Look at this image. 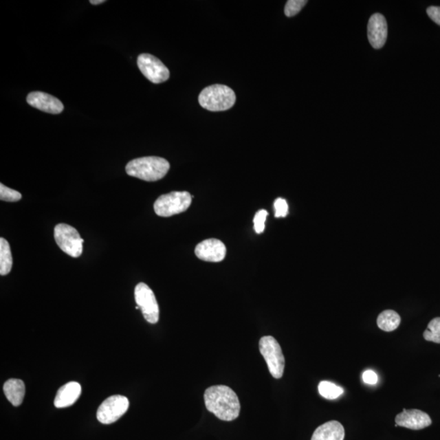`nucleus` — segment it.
I'll return each instance as SVG.
<instances>
[{"label": "nucleus", "instance_id": "f257e3e1", "mask_svg": "<svg viewBox=\"0 0 440 440\" xmlns=\"http://www.w3.org/2000/svg\"><path fill=\"white\" fill-rule=\"evenodd\" d=\"M205 406L219 419L231 421L239 417L241 404L235 391L227 386L209 387L204 394Z\"/></svg>", "mask_w": 440, "mask_h": 440}, {"label": "nucleus", "instance_id": "f03ea898", "mask_svg": "<svg viewBox=\"0 0 440 440\" xmlns=\"http://www.w3.org/2000/svg\"><path fill=\"white\" fill-rule=\"evenodd\" d=\"M170 170V164L165 158L144 157L131 160L126 166L127 175L153 182L164 178Z\"/></svg>", "mask_w": 440, "mask_h": 440}, {"label": "nucleus", "instance_id": "7ed1b4c3", "mask_svg": "<svg viewBox=\"0 0 440 440\" xmlns=\"http://www.w3.org/2000/svg\"><path fill=\"white\" fill-rule=\"evenodd\" d=\"M198 101L202 108L209 111H226L236 102L235 92L232 88L222 85H214L201 91Z\"/></svg>", "mask_w": 440, "mask_h": 440}, {"label": "nucleus", "instance_id": "20e7f679", "mask_svg": "<svg viewBox=\"0 0 440 440\" xmlns=\"http://www.w3.org/2000/svg\"><path fill=\"white\" fill-rule=\"evenodd\" d=\"M192 196L188 192H171L157 198L153 208L158 217H170L186 211Z\"/></svg>", "mask_w": 440, "mask_h": 440}, {"label": "nucleus", "instance_id": "39448f33", "mask_svg": "<svg viewBox=\"0 0 440 440\" xmlns=\"http://www.w3.org/2000/svg\"><path fill=\"white\" fill-rule=\"evenodd\" d=\"M259 350L267 364L271 375L276 380L283 377L285 360L281 347L274 337H263L259 341Z\"/></svg>", "mask_w": 440, "mask_h": 440}, {"label": "nucleus", "instance_id": "423d86ee", "mask_svg": "<svg viewBox=\"0 0 440 440\" xmlns=\"http://www.w3.org/2000/svg\"><path fill=\"white\" fill-rule=\"evenodd\" d=\"M54 237L57 245L63 252L73 258H78L82 253L85 240L72 226L59 223L55 227Z\"/></svg>", "mask_w": 440, "mask_h": 440}, {"label": "nucleus", "instance_id": "0eeeda50", "mask_svg": "<svg viewBox=\"0 0 440 440\" xmlns=\"http://www.w3.org/2000/svg\"><path fill=\"white\" fill-rule=\"evenodd\" d=\"M129 408V400L125 396L113 395L100 404L96 417L100 424H114L125 415Z\"/></svg>", "mask_w": 440, "mask_h": 440}, {"label": "nucleus", "instance_id": "6e6552de", "mask_svg": "<svg viewBox=\"0 0 440 440\" xmlns=\"http://www.w3.org/2000/svg\"><path fill=\"white\" fill-rule=\"evenodd\" d=\"M135 299L144 319L148 323L156 324L160 320V307L153 290L146 284L139 283L135 286Z\"/></svg>", "mask_w": 440, "mask_h": 440}, {"label": "nucleus", "instance_id": "1a4fd4ad", "mask_svg": "<svg viewBox=\"0 0 440 440\" xmlns=\"http://www.w3.org/2000/svg\"><path fill=\"white\" fill-rule=\"evenodd\" d=\"M138 65L144 77L156 85L164 82L170 78L169 69L156 56L147 54L140 55Z\"/></svg>", "mask_w": 440, "mask_h": 440}, {"label": "nucleus", "instance_id": "9d476101", "mask_svg": "<svg viewBox=\"0 0 440 440\" xmlns=\"http://www.w3.org/2000/svg\"><path fill=\"white\" fill-rule=\"evenodd\" d=\"M226 245L214 239L201 241L195 249L197 257L206 262H221L226 258Z\"/></svg>", "mask_w": 440, "mask_h": 440}, {"label": "nucleus", "instance_id": "9b49d317", "mask_svg": "<svg viewBox=\"0 0 440 440\" xmlns=\"http://www.w3.org/2000/svg\"><path fill=\"white\" fill-rule=\"evenodd\" d=\"M395 424V426L417 430L428 428L432 424V421L428 413L418 409L406 410L404 408L403 412L396 416Z\"/></svg>", "mask_w": 440, "mask_h": 440}, {"label": "nucleus", "instance_id": "f8f14e48", "mask_svg": "<svg viewBox=\"0 0 440 440\" xmlns=\"http://www.w3.org/2000/svg\"><path fill=\"white\" fill-rule=\"evenodd\" d=\"M26 100H28V103L32 105V107L45 113L58 114L64 110V105L59 99H57L54 96L45 94V92H30Z\"/></svg>", "mask_w": 440, "mask_h": 440}, {"label": "nucleus", "instance_id": "ddd939ff", "mask_svg": "<svg viewBox=\"0 0 440 440\" xmlns=\"http://www.w3.org/2000/svg\"><path fill=\"white\" fill-rule=\"evenodd\" d=\"M387 23L384 15L375 13L368 23V38L369 43L375 50H380L385 45L387 38Z\"/></svg>", "mask_w": 440, "mask_h": 440}, {"label": "nucleus", "instance_id": "4468645a", "mask_svg": "<svg viewBox=\"0 0 440 440\" xmlns=\"http://www.w3.org/2000/svg\"><path fill=\"white\" fill-rule=\"evenodd\" d=\"M82 393L81 385L76 382H70L61 386L54 400L57 408H64L73 406Z\"/></svg>", "mask_w": 440, "mask_h": 440}, {"label": "nucleus", "instance_id": "2eb2a0df", "mask_svg": "<svg viewBox=\"0 0 440 440\" xmlns=\"http://www.w3.org/2000/svg\"><path fill=\"white\" fill-rule=\"evenodd\" d=\"M344 438L345 430L340 422L330 421L316 428L311 440H343Z\"/></svg>", "mask_w": 440, "mask_h": 440}, {"label": "nucleus", "instance_id": "dca6fc26", "mask_svg": "<svg viewBox=\"0 0 440 440\" xmlns=\"http://www.w3.org/2000/svg\"><path fill=\"white\" fill-rule=\"evenodd\" d=\"M3 393L13 406H21L23 402L25 393L23 381L16 380V378L8 380L3 385Z\"/></svg>", "mask_w": 440, "mask_h": 440}, {"label": "nucleus", "instance_id": "f3484780", "mask_svg": "<svg viewBox=\"0 0 440 440\" xmlns=\"http://www.w3.org/2000/svg\"><path fill=\"white\" fill-rule=\"evenodd\" d=\"M399 315L393 310H386L378 316L377 319V327L386 332L394 331L400 324Z\"/></svg>", "mask_w": 440, "mask_h": 440}, {"label": "nucleus", "instance_id": "a211bd4d", "mask_svg": "<svg viewBox=\"0 0 440 440\" xmlns=\"http://www.w3.org/2000/svg\"><path fill=\"white\" fill-rule=\"evenodd\" d=\"M12 267V256L10 245L3 239H0V274L6 276L10 274Z\"/></svg>", "mask_w": 440, "mask_h": 440}, {"label": "nucleus", "instance_id": "6ab92c4d", "mask_svg": "<svg viewBox=\"0 0 440 440\" xmlns=\"http://www.w3.org/2000/svg\"><path fill=\"white\" fill-rule=\"evenodd\" d=\"M318 390L320 395L327 399H336L344 393V390L341 386L329 381L320 382Z\"/></svg>", "mask_w": 440, "mask_h": 440}, {"label": "nucleus", "instance_id": "aec40b11", "mask_svg": "<svg viewBox=\"0 0 440 440\" xmlns=\"http://www.w3.org/2000/svg\"><path fill=\"white\" fill-rule=\"evenodd\" d=\"M424 337L426 341L440 343V318H434L425 330Z\"/></svg>", "mask_w": 440, "mask_h": 440}, {"label": "nucleus", "instance_id": "412c9836", "mask_svg": "<svg viewBox=\"0 0 440 440\" xmlns=\"http://www.w3.org/2000/svg\"><path fill=\"white\" fill-rule=\"evenodd\" d=\"M307 1L306 0H289L285 4V14L286 16L292 17L300 12L302 8L305 7Z\"/></svg>", "mask_w": 440, "mask_h": 440}, {"label": "nucleus", "instance_id": "4be33fe9", "mask_svg": "<svg viewBox=\"0 0 440 440\" xmlns=\"http://www.w3.org/2000/svg\"><path fill=\"white\" fill-rule=\"evenodd\" d=\"M0 199L4 201H19L21 199V195L19 192L0 184Z\"/></svg>", "mask_w": 440, "mask_h": 440}, {"label": "nucleus", "instance_id": "5701e85b", "mask_svg": "<svg viewBox=\"0 0 440 440\" xmlns=\"http://www.w3.org/2000/svg\"><path fill=\"white\" fill-rule=\"evenodd\" d=\"M267 211L261 210L258 211L254 219V230L257 233H262L265 228V221L267 217Z\"/></svg>", "mask_w": 440, "mask_h": 440}, {"label": "nucleus", "instance_id": "b1692460", "mask_svg": "<svg viewBox=\"0 0 440 440\" xmlns=\"http://www.w3.org/2000/svg\"><path fill=\"white\" fill-rule=\"evenodd\" d=\"M275 217L284 218L288 214V204L283 198H277L274 204Z\"/></svg>", "mask_w": 440, "mask_h": 440}, {"label": "nucleus", "instance_id": "393cba45", "mask_svg": "<svg viewBox=\"0 0 440 440\" xmlns=\"http://www.w3.org/2000/svg\"><path fill=\"white\" fill-rule=\"evenodd\" d=\"M363 381L368 385H375L378 382L377 374L373 371H366L363 373Z\"/></svg>", "mask_w": 440, "mask_h": 440}, {"label": "nucleus", "instance_id": "a878e982", "mask_svg": "<svg viewBox=\"0 0 440 440\" xmlns=\"http://www.w3.org/2000/svg\"><path fill=\"white\" fill-rule=\"evenodd\" d=\"M430 19L440 25V7L431 6L426 10Z\"/></svg>", "mask_w": 440, "mask_h": 440}, {"label": "nucleus", "instance_id": "bb28decb", "mask_svg": "<svg viewBox=\"0 0 440 440\" xmlns=\"http://www.w3.org/2000/svg\"><path fill=\"white\" fill-rule=\"evenodd\" d=\"M104 0H91L90 3L94 4V6H98V4L104 3Z\"/></svg>", "mask_w": 440, "mask_h": 440}]
</instances>
